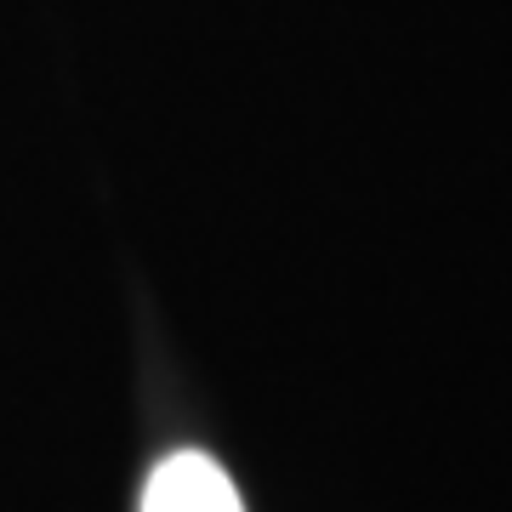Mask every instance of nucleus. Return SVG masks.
<instances>
[{
	"label": "nucleus",
	"mask_w": 512,
	"mask_h": 512,
	"mask_svg": "<svg viewBox=\"0 0 512 512\" xmlns=\"http://www.w3.org/2000/svg\"><path fill=\"white\" fill-rule=\"evenodd\" d=\"M143 512H245L234 478L200 450H177L154 467L143 490Z\"/></svg>",
	"instance_id": "1"
}]
</instances>
